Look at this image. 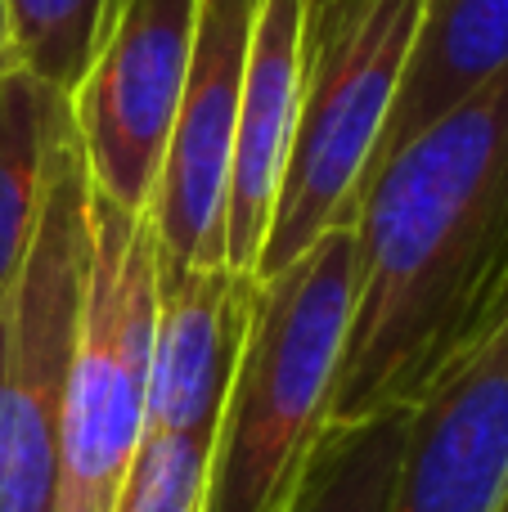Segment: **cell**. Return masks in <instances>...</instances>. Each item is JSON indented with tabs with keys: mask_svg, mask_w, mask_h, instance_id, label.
<instances>
[{
	"mask_svg": "<svg viewBox=\"0 0 508 512\" xmlns=\"http://www.w3.org/2000/svg\"><path fill=\"white\" fill-rule=\"evenodd\" d=\"M329 423L414 409L508 315V68L423 126L356 207Z\"/></svg>",
	"mask_w": 508,
	"mask_h": 512,
	"instance_id": "6da1fadb",
	"label": "cell"
},
{
	"mask_svg": "<svg viewBox=\"0 0 508 512\" xmlns=\"http://www.w3.org/2000/svg\"><path fill=\"white\" fill-rule=\"evenodd\" d=\"M356 306V230L338 225L288 270L257 279L207 468L203 512H284L329 423Z\"/></svg>",
	"mask_w": 508,
	"mask_h": 512,
	"instance_id": "7a4b0ae2",
	"label": "cell"
},
{
	"mask_svg": "<svg viewBox=\"0 0 508 512\" xmlns=\"http://www.w3.org/2000/svg\"><path fill=\"white\" fill-rule=\"evenodd\" d=\"M423 0H324L306 9L302 104L257 279L288 270L315 239L356 225L365 171L396 104Z\"/></svg>",
	"mask_w": 508,
	"mask_h": 512,
	"instance_id": "3957f363",
	"label": "cell"
},
{
	"mask_svg": "<svg viewBox=\"0 0 508 512\" xmlns=\"http://www.w3.org/2000/svg\"><path fill=\"white\" fill-rule=\"evenodd\" d=\"M158 328V239L90 189V265L59 414L50 512H113L144 436Z\"/></svg>",
	"mask_w": 508,
	"mask_h": 512,
	"instance_id": "277c9868",
	"label": "cell"
},
{
	"mask_svg": "<svg viewBox=\"0 0 508 512\" xmlns=\"http://www.w3.org/2000/svg\"><path fill=\"white\" fill-rule=\"evenodd\" d=\"M86 265L90 171L72 126L54 153L27 261L0 301V512H50Z\"/></svg>",
	"mask_w": 508,
	"mask_h": 512,
	"instance_id": "5b68a950",
	"label": "cell"
},
{
	"mask_svg": "<svg viewBox=\"0 0 508 512\" xmlns=\"http://www.w3.org/2000/svg\"><path fill=\"white\" fill-rule=\"evenodd\" d=\"M194 27L198 0H113L95 59L72 90V126L90 189L126 212H144L158 185Z\"/></svg>",
	"mask_w": 508,
	"mask_h": 512,
	"instance_id": "8992f818",
	"label": "cell"
},
{
	"mask_svg": "<svg viewBox=\"0 0 508 512\" xmlns=\"http://www.w3.org/2000/svg\"><path fill=\"white\" fill-rule=\"evenodd\" d=\"M257 14L261 0H198L185 95L171 122L158 185L144 207L162 265H185V270L225 265V194H230L243 63Z\"/></svg>",
	"mask_w": 508,
	"mask_h": 512,
	"instance_id": "52a82bcc",
	"label": "cell"
},
{
	"mask_svg": "<svg viewBox=\"0 0 508 512\" xmlns=\"http://www.w3.org/2000/svg\"><path fill=\"white\" fill-rule=\"evenodd\" d=\"M508 499V315L414 405L387 512H500Z\"/></svg>",
	"mask_w": 508,
	"mask_h": 512,
	"instance_id": "ba28073f",
	"label": "cell"
},
{
	"mask_svg": "<svg viewBox=\"0 0 508 512\" xmlns=\"http://www.w3.org/2000/svg\"><path fill=\"white\" fill-rule=\"evenodd\" d=\"M257 274L158 261V328L149 360L144 436H216L252 319Z\"/></svg>",
	"mask_w": 508,
	"mask_h": 512,
	"instance_id": "9c48e42d",
	"label": "cell"
},
{
	"mask_svg": "<svg viewBox=\"0 0 508 512\" xmlns=\"http://www.w3.org/2000/svg\"><path fill=\"white\" fill-rule=\"evenodd\" d=\"M306 0H261L243 63L239 126H234L230 194H225V265L257 274V256L275 216L297 104H302Z\"/></svg>",
	"mask_w": 508,
	"mask_h": 512,
	"instance_id": "30bf717a",
	"label": "cell"
},
{
	"mask_svg": "<svg viewBox=\"0 0 508 512\" xmlns=\"http://www.w3.org/2000/svg\"><path fill=\"white\" fill-rule=\"evenodd\" d=\"M508 68V0H423L396 104L365 171V189L423 126ZM360 189V198H365Z\"/></svg>",
	"mask_w": 508,
	"mask_h": 512,
	"instance_id": "8fae6325",
	"label": "cell"
},
{
	"mask_svg": "<svg viewBox=\"0 0 508 512\" xmlns=\"http://www.w3.org/2000/svg\"><path fill=\"white\" fill-rule=\"evenodd\" d=\"M72 131V99L23 63L0 77V301L32 248L54 153Z\"/></svg>",
	"mask_w": 508,
	"mask_h": 512,
	"instance_id": "7c38bea8",
	"label": "cell"
},
{
	"mask_svg": "<svg viewBox=\"0 0 508 512\" xmlns=\"http://www.w3.org/2000/svg\"><path fill=\"white\" fill-rule=\"evenodd\" d=\"M414 409L324 423L288 490L284 512H387Z\"/></svg>",
	"mask_w": 508,
	"mask_h": 512,
	"instance_id": "4fadbf2b",
	"label": "cell"
},
{
	"mask_svg": "<svg viewBox=\"0 0 508 512\" xmlns=\"http://www.w3.org/2000/svg\"><path fill=\"white\" fill-rule=\"evenodd\" d=\"M108 14L113 0H9L18 63L72 99L95 59Z\"/></svg>",
	"mask_w": 508,
	"mask_h": 512,
	"instance_id": "5bb4252c",
	"label": "cell"
},
{
	"mask_svg": "<svg viewBox=\"0 0 508 512\" xmlns=\"http://www.w3.org/2000/svg\"><path fill=\"white\" fill-rule=\"evenodd\" d=\"M216 436H140L113 512H203Z\"/></svg>",
	"mask_w": 508,
	"mask_h": 512,
	"instance_id": "9a60e30c",
	"label": "cell"
},
{
	"mask_svg": "<svg viewBox=\"0 0 508 512\" xmlns=\"http://www.w3.org/2000/svg\"><path fill=\"white\" fill-rule=\"evenodd\" d=\"M315 5H324V0H306V9H315Z\"/></svg>",
	"mask_w": 508,
	"mask_h": 512,
	"instance_id": "2e32d148",
	"label": "cell"
},
{
	"mask_svg": "<svg viewBox=\"0 0 508 512\" xmlns=\"http://www.w3.org/2000/svg\"><path fill=\"white\" fill-rule=\"evenodd\" d=\"M500 512H508V499H504V508H500Z\"/></svg>",
	"mask_w": 508,
	"mask_h": 512,
	"instance_id": "e0dca14e",
	"label": "cell"
}]
</instances>
